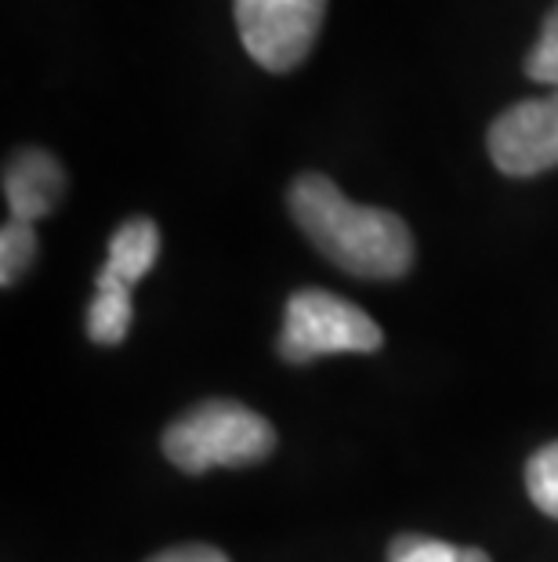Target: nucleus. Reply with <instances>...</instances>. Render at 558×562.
<instances>
[{
	"label": "nucleus",
	"instance_id": "obj_9",
	"mask_svg": "<svg viewBox=\"0 0 558 562\" xmlns=\"http://www.w3.org/2000/svg\"><path fill=\"white\" fill-rule=\"evenodd\" d=\"M33 258H37V233L26 222L8 218L0 229V283L15 286L30 272Z\"/></svg>",
	"mask_w": 558,
	"mask_h": 562
},
{
	"label": "nucleus",
	"instance_id": "obj_4",
	"mask_svg": "<svg viewBox=\"0 0 558 562\" xmlns=\"http://www.w3.org/2000/svg\"><path fill=\"white\" fill-rule=\"evenodd\" d=\"M232 4L247 55L269 74H291L294 66H301L327 15V0H232Z\"/></svg>",
	"mask_w": 558,
	"mask_h": 562
},
{
	"label": "nucleus",
	"instance_id": "obj_2",
	"mask_svg": "<svg viewBox=\"0 0 558 562\" xmlns=\"http://www.w3.org/2000/svg\"><path fill=\"white\" fill-rule=\"evenodd\" d=\"M276 450V428L251 406L207 400L185 411L163 432V453L174 469L204 475L210 469H247Z\"/></svg>",
	"mask_w": 558,
	"mask_h": 562
},
{
	"label": "nucleus",
	"instance_id": "obj_8",
	"mask_svg": "<svg viewBox=\"0 0 558 562\" xmlns=\"http://www.w3.org/2000/svg\"><path fill=\"white\" fill-rule=\"evenodd\" d=\"M135 319V305H130V286L99 277V294L88 308V338L94 345H121Z\"/></svg>",
	"mask_w": 558,
	"mask_h": 562
},
{
	"label": "nucleus",
	"instance_id": "obj_11",
	"mask_svg": "<svg viewBox=\"0 0 558 562\" xmlns=\"http://www.w3.org/2000/svg\"><path fill=\"white\" fill-rule=\"evenodd\" d=\"M526 77L537 80V83H548V88L558 91V4L548 11L544 19V30L537 44L529 47L526 55Z\"/></svg>",
	"mask_w": 558,
	"mask_h": 562
},
{
	"label": "nucleus",
	"instance_id": "obj_7",
	"mask_svg": "<svg viewBox=\"0 0 558 562\" xmlns=\"http://www.w3.org/2000/svg\"><path fill=\"white\" fill-rule=\"evenodd\" d=\"M160 258V229L152 218H127L110 240V258L99 277L135 286Z\"/></svg>",
	"mask_w": 558,
	"mask_h": 562
},
{
	"label": "nucleus",
	"instance_id": "obj_12",
	"mask_svg": "<svg viewBox=\"0 0 558 562\" xmlns=\"http://www.w3.org/2000/svg\"><path fill=\"white\" fill-rule=\"evenodd\" d=\"M457 544L429 533H399L388 544V562H457Z\"/></svg>",
	"mask_w": 558,
	"mask_h": 562
},
{
	"label": "nucleus",
	"instance_id": "obj_6",
	"mask_svg": "<svg viewBox=\"0 0 558 562\" xmlns=\"http://www.w3.org/2000/svg\"><path fill=\"white\" fill-rule=\"evenodd\" d=\"M66 196V171L47 149H15L4 164V200L15 222L37 225Z\"/></svg>",
	"mask_w": 558,
	"mask_h": 562
},
{
	"label": "nucleus",
	"instance_id": "obj_5",
	"mask_svg": "<svg viewBox=\"0 0 558 562\" xmlns=\"http://www.w3.org/2000/svg\"><path fill=\"white\" fill-rule=\"evenodd\" d=\"M486 149L508 178H533L558 167V91L504 110L490 124Z\"/></svg>",
	"mask_w": 558,
	"mask_h": 562
},
{
	"label": "nucleus",
	"instance_id": "obj_3",
	"mask_svg": "<svg viewBox=\"0 0 558 562\" xmlns=\"http://www.w3.org/2000/svg\"><path fill=\"white\" fill-rule=\"evenodd\" d=\"M385 341V330L374 316H366L349 297L319 291L291 294L287 313L280 330V356L287 363H316L330 352H377Z\"/></svg>",
	"mask_w": 558,
	"mask_h": 562
},
{
	"label": "nucleus",
	"instance_id": "obj_14",
	"mask_svg": "<svg viewBox=\"0 0 558 562\" xmlns=\"http://www.w3.org/2000/svg\"><path fill=\"white\" fill-rule=\"evenodd\" d=\"M457 562H493V559L486 555L482 548H460V552H457Z\"/></svg>",
	"mask_w": 558,
	"mask_h": 562
},
{
	"label": "nucleus",
	"instance_id": "obj_13",
	"mask_svg": "<svg viewBox=\"0 0 558 562\" xmlns=\"http://www.w3.org/2000/svg\"><path fill=\"white\" fill-rule=\"evenodd\" d=\"M149 562H229V555L210 544H178V548H168V552L152 555Z\"/></svg>",
	"mask_w": 558,
	"mask_h": 562
},
{
	"label": "nucleus",
	"instance_id": "obj_10",
	"mask_svg": "<svg viewBox=\"0 0 558 562\" xmlns=\"http://www.w3.org/2000/svg\"><path fill=\"white\" fill-rule=\"evenodd\" d=\"M526 490L529 501L544 516L558 519V442H548L526 464Z\"/></svg>",
	"mask_w": 558,
	"mask_h": 562
},
{
	"label": "nucleus",
	"instance_id": "obj_1",
	"mask_svg": "<svg viewBox=\"0 0 558 562\" xmlns=\"http://www.w3.org/2000/svg\"><path fill=\"white\" fill-rule=\"evenodd\" d=\"M287 207L312 247L341 272L399 280L413 266V236L396 211L352 203L327 175H298Z\"/></svg>",
	"mask_w": 558,
	"mask_h": 562
}]
</instances>
